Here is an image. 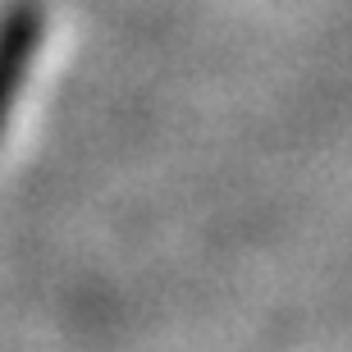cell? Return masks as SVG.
<instances>
[{
    "label": "cell",
    "mask_w": 352,
    "mask_h": 352,
    "mask_svg": "<svg viewBox=\"0 0 352 352\" xmlns=\"http://www.w3.org/2000/svg\"><path fill=\"white\" fill-rule=\"evenodd\" d=\"M41 37H46V5L41 0H10L0 10V133H5L10 105L41 51Z\"/></svg>",
    "instance_id": "obj_1"
}]
</instances>
